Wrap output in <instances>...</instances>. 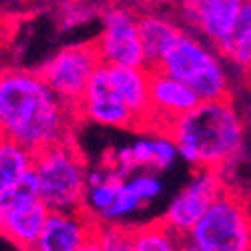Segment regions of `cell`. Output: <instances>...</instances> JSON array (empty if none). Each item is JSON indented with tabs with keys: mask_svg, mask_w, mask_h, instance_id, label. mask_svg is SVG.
<instances>
[{
	"mask_svg": "<svg viewBox=\"0 0 251 251\" xmlns=\"http://www.w3.org/2000/svg\"><path fill=\"white\" fill-rule=\"evenodd\" d=\"M129 151L135 163V169H153V139H139L129 145Z\"/></svg>",
	"mask_w": 251,
	"mask_h": 251,
	"instance_id": "cb8c5ba5",
	"label": "cell"
},
{
	"mask_svg": "<svg viewBox=\"0 0 251 251\" xmlns=\"http://www.w3.org/2000/svg\"><path fill=\"white\" fill-rule=\"evenodd\" d=\"M102 65L95 43H78L60 49L38 69L50 91L71 109L78 113V104L87 93V87Z\"/></svg>",
	"mask_w": 251,
	"mask_h": 251,
	"instance_id": "8992f818",
	"label": "cell"
},
{
	"mask_svg": "<svg viewBox=\"0 0 251 251\" xmlns=\"http://www.w3.org/2000/svg\"><path fill=\"white\" fill-rule=\"evenodd\" d=\"M127 185L143 205L149 201H155L163 193V183L155 173H139L127 179Z\"/></svg>",
	"mask_w": 251,
	"mask_h": 251,
	"instance_id": "603a6c76",
	"label": "cell"
},
{
	"mask_svg": "<svg viewBox=\"0 0 251 251\" xmlns=\"http://www.w3.org/2000/svg\"><path fill=\"white\" fill-rule=\"evenodd\" d=\"M80 119L62 102L38 73L0 71V135L38 153L73 141V125Z\"/></svg>",
	"mask_w": 251,
	"mask_h": 251,
	"instance_id": "6da1fadb",
	"label": "cell"
},
{
	"mask_svg": "<svg viewBox=\"0 0 251 251\" xmlns=\"http://www.w3.org/2000/svg\"><path fill=\"white\" fill-rule=\"evenodd\" d=\"M181 239L163 221L133 227V251H179Z\"/></svg>",
	"mask_w": 251,
	"mask_h": 251,
	"instance_id": "d6986e66",
	"label": "cell"
},
{
	"mask_svg": "<svg viewBox=\"0 0 251 251\" xmlns=\"http://www.w3.org/2000/svg\"><path fill=\"white\" fill-rule=\"evenodd\" d=\"M153 139V169L167 171L179 159V149L175 141L167 133H157Z\"/></svg>",
	"mask_w": 251,
	"mask_h": 251,
	"instance_id": "7402d4cb",
	"label": "cell"
},
{
	"mask_svg": "<svg viewBox=\"0 0 251 251\" xmlns=\"http://www.w3.org/2000/svg\"><path fill=\"white\" fill-rule=\"evenodd\" d=\"M143 207V203L135 197V193L129 189V185L127 181H125L121 185V189H119V195H117V201L115 205L109 209V213L102 217V221L99 225H107V223H119L121 219H127L131 217L135 211H139V209Z\"/></svg>",
	"mask_w": 251,
	"mask_h": 251,
	"instance_id": "44dd1931",
	"label": "cell"
},
{
	"mask_svg": "<svg viewBox=\"0 0 251 251\" xmlns=\"http://www.w3.org/2000/svg\"><path fill=\"white\" fill-rule=\"evenodd\" d=\"M201 251H251V211L233 189H225L189 231Z\"/></svg>",
	"mask_w": 251,
	"mask_h": 251,
	"instance_id": "5b68a950",
	"label": "cell"
},
{
	"mask_svg": "<svg viewBox=\"0 0 251 251\" xmlns=\"http://www.w3.org/2000/svg\"><path fill=\"white\" fill-rule=\"evenodd\" d=\"M99 223L82 209L50 211L45 229L30 251H82L97 233Z\"/></svg>",
	"mask_w": 251,
	"mask_h": 251,
	"instance_id": "8fae6325",
	"label": "cell"
},
{
	"mask_svg": "<svg viewBox=\"0 0 251 251\" xmlns=\"http://www.w3.org/2000/svg\"><path fill=\"white\" fill-rule=\"evenodd\" d=\"M49 215L50 209L38 199L34 171H30L14 191L0 197V233L25 251L32 249Z\"/></svg>",
	"mask_w": 251,
	"mask_h": 251,
	"instance_id": "52a82bcc",
	"label": "cell"
},
{
	"mask_svg": "<svg viewBox=\"0 0 251 251\" xmlns=\"http://www.w3.org/2000/svg\"><path fill=\"white\" fill-rule=\"evenodd\" d=\"M32 171L38 181V199L50 211L82 209L89 171L73 141L34 153Z\"/></svg>",
	"mask_w": 251,
	"mask_h": 251,
	"instance_id": "277c9868",
	"label": "cell"
},
{
	"mask_svg": "<svg viewBox=\"0 0 251 251\" xmlns=\"http://www.w3.org/2000/svg\"><path fill=\"white\" fill-rule=\"evenodd\" d=\"M82 251H102V249H100V245H99V243L93 239V241H91V243H89L85 249H82Z\"/></svg>",
	"mask_w": 251,
	"mask_h": 251,
	"instance_id": "484cf974",
	"label": "cell"
},
{
	"mask_svg": "<svg viewBox=\"0 0 251 251\" xmlns=\"http://www.w3.org/2000/svg\"><path fill=\"white\" fill-rule=\"evenodd\" d=\"M34 153L0 135V197L8 195L32 171Z\"/></svg>",
	"mask_w": 251,
	"mask_h": 251,
	"instance_id": "2e32d148",
	"label": "cell"
},
{
	"mask_svg": "<svg viewBox=\"0 0 251 251\" xmlns=\"http://www.w3.org/2000/svg\"><path fill=\"white\" fill-rule=\"evenodd\" d=\"M95 45L100 62L107 67H147L139 34V14L131 8L113 6L104 10L102 30L95 40Z\"/></svg>",
	"mask_w": 251,
	"mask_h": 251,
	"instance_id": "ba28073f",
	"label": "cell"
},
{
	"mask_svg": "<svg viewBox=\"0 0 251 251\" xmlns=\"http://www.w3.org/2000/svg\"><path fill=\"white\" fill-rule=\"evenodd\" d=\"M225 189L227 187L223 185L219 171L197 169L193 179L169 203L161 221L179 237H187Z\"/></svg>",
	"mask_w": 251,
	"mask_h": 251,
	"instance_id": "9c48e42d",
	"label": "cell"
},
{
	"mask_svg": "<svg viewBox=\"0 0 251 251\" xmlns=\"http://www.w3.org/2000/svg\"><path fill=\"white\" fill-rule=\"evenodd\" d=\"M153 71L183 82L201 102L229 99V75L219 52L185 30Z\"/></svg>",
	"mask_w": 251,
	"mask_h": 251,
	"instance_id": "3957f363",
	"label": "cell"
},
{
	"mask_svg": "<svg viewBox=\"0 0 251 251\" xmlns=\"http://www.w3.org/2000/svg\"><path fill=\"white\" fill-rule=\"evenodd\" d=\"M183 28L173 18L157 14V12H143L139 14V34L147 58V67L155 69L157 62L171 49V45L181 36Z\"/></svg>",
	"mask_w": 251,
	"mask_h": 251,
	"instance_id": "9a60e30c",
	"label": "cell"
},
{
	"mask_svg": "<svg viewBox=\"0 0 251 251\" xmlns=\"http://www.w3.org/2000/svg\"><path fill=\"white\" fill-rule=\"evenodd\" d=\"M151 119L149 129L167 133L171 125L191 113L201 102L199 97L183 82L151 69Z\"/></svg>",
	"mask_w": 251,
	"mask_h": 251,
	"instance_id": "4fadbf2b",
	"label": "cell"
},
{
	"mask_svg": "<svg viewBox=\"0 0 251 251\" xmlns=\"http://www.w3.org/2000/svg\"><path fill=\"white\" fill-rule=\"evenodd\" d=\"M243 71H251V0L241 4L237 25L227 38V43L217 50Z\"/></svg>",
	"mask_w": 251,
	"mask_h": 251,
	"instance_id": "e0dca14e",
	"label": "cell"
},
{
	"mask_svg": "<svg viewBox=\"0 0 251 251\" xmlns=\"http://www.w3.org/2000/svg\"><path fill=\"white\" fill-rule=\"evenodd\" d=\"M127 179H123L119 173H115L111 169L107 181H102V183H99L95 187H87L85 201H82V211H85L89 217H93L97 223H100L102 217L109 213V209L115 205L119 189H121V185Z\"/></svg>",
	"mask_w": 251,
	"mask_h": 251,
	"instance_id": "ac0fdd59",
	"label": "cell"
},
{
	"mask_svg": "<svg viewBox=\"0 0 251 251\" xmlns=\"http://www.w3.org/2000/svg\"><path fill=\"white\" fill-rule=\"evenodd\" d=\"M78 117L89 119L102 127L113 129H139V123L133 113L125 107L123 100L111 87L109 67L100 65L93 75L87 93L78 104Z\"/></svg>",
	"mask_w": 251,
	"mask_h": 251,
	"instance_id": "30bf717a",
	"label": "cell"
},
{
	"mask_svg": "<svg viewBox=\"0 0 251 251\" xmlns=\"http://www.w3.org/2000/svg\"><path fill=\"white\" fill-rule=\"evenodd\" d=\"M179 251H201L189 237H183L181 239V243H179Z\"/></svg>",
	"mask_w": 251,
	"mask_h": 251,
	"instance_id": "d4e9b609",
	"label": "cell"
},
{
	"mask_svg": "<svg viewBox=\"0 0 251 251\" xmlns=\"http://www.w3.org/2000/svg\"><path fill=\"white\" fill-rule=\"evenodd\" d=\"M177 149L189 165L197 169L219 171L231 163L243 145V121L231 99L199 102L167 129Z\"/></svg>",
	"mask_w": 251,
	"mask_h": 251,
	"instance_id": "7a4b0ae2",
	"label": "cell"
},
{
	"mask_svg": "<svg viewBox=\"0 0 251 251\" xmlns=\"http://www.w3.org/2000/svg\"><path fill=\"white\" fill-rule=\"evenodd\" d=\"M241 4V0H193L181 4V14L187 25L219 50L237 25Z\"/></svg>",
	"mask_w": 251,
	"mask_h": 251,
	"instance_id": "7c38bea8",
	"label": "cell"
},
{
	"mask_svg": "<svg viewBox=\"0 0 251 251\" xmlns=\"http://www.w3.org/2000/svg\"><path fill=\"white\" fill-rule=\"evenodd\" d=\"M95 241L102 251H133V227L121 223L99 225Z\"/></svg>",
	"mask_w": 251,
	"mask_h": 251,
	"instance_id": "ffe728a7",
	"label": "cell"
},
{
	"mask_svg": "<svg viewBox=\"0 0 251 251\" xmlns=\"http://www.w3.org/2000/svg\"><path fill=\"white\" fill-rule=\"evenodd\" d=\"M109 80L117 97L123 100L139 123V129H149L151 119V69L109 67Z\"/></svg>",
	"mask_w": 251,
	"mask_h": 251,
	"instance_id": "5bb4252c",
	"label": "cell"
}]
</instances>
